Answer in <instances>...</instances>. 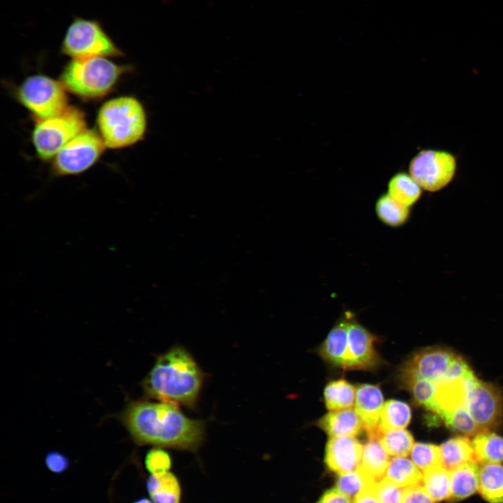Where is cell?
Instances as JSON below:
<instances>
[{
  "instance_id": "6da1fadb",
  "label": "cell",
  "mask_w": 503,
  "mask_h": 503,
  "mask_svg": "<svg viewBox=\"0 0 503 503\" xmlns=\"http://www.w3.org/2000/svg\"><path fill=\"white\" fill-rule=\"evenodd\" d=\"M122 420L140 445L195 451L204 439V422L186 416L178 406L168 402H131Z\"/></svg>"
},
{
  "instance_id": "7a4b0ae2",
  "label": "cell",
  "mask_w": 503,
  "mask_h": 503,
  "mask_svg": "<svg viewBox=\"0 0 503 503\" xmlns=\"http://www.w3.org/2000/svg\"><path fill=\"white\" fill-rule=\"evenodd\" d=\"M203 381V372L189 351L174 347L157 358L143 387L150 398L194 408Z\"/></svg>"
},
{
  "instance_id": "3957f363",
  "label": "cell",
  "mask_w": 503,
  "mask_h": 503,
  "mask_svg": "<svg viewBox=\"0 0 503 503\" xmlns=\"http://www.w3.org/2000/svg\"><path fill=\"white\" fill-rule=\"evenodd\" d=\"M100 135L106 147L119 149L132 145L145 136L146 112L132 96H120L105 102L97 115Z\"/></svg>"
},
{
  "instance_id": "277c9868",
  "label": "cell",
  "mask_w": 503,
  "mask_h": 503,
  "mask_svg": "<svg viewBox=\"0 0 503 503\" xmlns=\"http://www.w3.org/2000/svg\"><path fill=\"white\" fill-rule=\"evenodd\" d=\"M127 67L107 57L72 59L64 68L61 82L65 89L83 99H97L107 94Z\"/></svg>"
},
{
  "instance_id": "5b68a950",
  "label": "cell",
  "mask_w": 503,
  "mask_h": 503,
  "mask_svg": "<svg viewBox=\"0 0 503 503\" xmlns=\"http://www.w3.org/2000/svg\"><path fill=\"white\" fill-rule=\"evenodd\" d=\"M61 51L72 59L123 55L99 22L82 17L74 18L68 25Z\"/></svg>"
},
{
  "instance_id": "8992f818",
  "label": "cell",
  "mask_w": 503,
  "mask_h": 503,
  "mask_svg": "<svg viewBox=\"0 0 503 503\" xmlns=\"http://www.w3.org/2000/svg\"><path fill=\"white\" fill-rule=\"evenodd\" d=\"M86 129L84 113L75 107H68L61 114L38 119L32 140L38 156L48 160L71 140Z\"/></svg>"
},
{
  "instance_id": "52a82bcc",
  "label": "cell",
  "mask_w": 503,
  "mask_h": 503,
  "mask_svg": "<svg viewBox=\"0 0 503 503\" xmlns=\"http://www.w3.org/2000/svg\"><path fill=\"white\" fill-rule=\"evenodd\" d=\"M65 89L61 82L43 75H34L22 82L17 96L38 119H46L61 114L68 107Z\"/></svg>"
},
{
  "instance_id": "ba28073f",
  "label": "cell",
  "mask_w": 503,
  "mask_h": 503,
  "mask_svg": "<svg viewBox=\"0 0 503 503\" xmlns=\"http://www.w3.org/2000/svg\"><path fill=\"white\" fill-rule=\"evenodd\" d=\"M105 147L101 135L94 130L85 129L54 156L53 173L65 176L86 171L97 161Z\"/></svg>"
},
{
  "instance_id": "9c48e42d",
  "label": "cell",
  "mask_w": 503,
  "mask_h": 503,
  "mask_svg": "<svg viewBox=\"0 0 503 503\" xmlns=\"http://www.w3.org/2000/svg\"><path fill=\"white\" fill-rule=\"evenodd\" d=\"M456 159L446 151L423 150L411 160L409 175L421 187L430 192L439 191L453 180Z\"/></svg>"
},
{
  "instance_id": "30bf717a",
  "label": "cell",
  "mask_w": 503,
  "mask_h": 503,
  "mask_svg": "<svg viewBox=\"0 0 503 503\" xmlns=\"http://www.w3.org/2000/svg\"><path fill=\"white\" fill-rule=\"evenodd\" d=\"M465 407L483 431L497 429L503 423V395L492 384L477 379L467 392Z\"/></svg>"
},
{
  "instance_id": "8fae6325",
  "label": "cell",
  "mask_w": 503,
  "mask_h": 503,
  "mask_svg": "<svg viewBox=\"0 0 503 503\" xmlns=\"http://www.w3.org/2000/svg\"><path fill=\"white\" fill-rule=\"evenodd\" d=\"M453 351L443 347H426L414 353L400 370L401 384L423 379L438 383L446 374L448 368L456 356Z\"/></svg>"
},
{
  "instance_id": "7c38bea8",
  "label": "cell",
  "mask_w": 503,
  "mask_h": 503,
  "mask_svg": "<svg viewBox=\"0 0 503 503\" xmlns=\"http://www.w3.org/2000/svg\"><path fill=\"white\" fill-rule=\"evenodd\" d=\"M376 337L359 323L353 314L349 319L348 344L344 370H367L379 363L374 349Z\"/></svg>"
},
{
  "instance_id": "4fadbf2b",
  "label": "cell",
  "mask_w": 503,
  "mask_h": 503,
  "mask_svg": "<svg viewBox=\"0 0 503 503\" xmlns=\"http://www.w3.org/2000/svg\"><path fill=\"white\" fill-rule=\"evenodd\" d=\"M363 449L353 437H330L326 446L325 462L337 474L354 471L360 465Z\"/></svg>"
},
{
  "instance_id": "5bb4252c",
  "label": "cell",
  "mask_w": 503,
  "mask_h": 503,
  "mask_svg": "<svg viewBox=\"0 0 503 503\" xmlns=\"http://www.w3.org/2000/svg\"><path fill=\"white\" fill-rule=\"evenodd\" d=\"M384 397L379 386L362 384L356 389L355 411L360 418L368 439H379L381 431L379 427Z\"/></svg>"
},
{
  "instance_id": "9a60e30c",
  "label": "cell",
  "mask_w": 503,
  "mask_h": 503,
  "mask_svg": "<svg viewBox=\"0 0 503 503\" xmlns=\"http://www.w3.org/2000/svg\"><path fill=\"white\" fill-rule=\"evenodd\" d=\"M477 380L474 373L461 379H444L437 383L435 394L436 414L440 418L465 406L468 391Z\"/></svg>"
},
{
  "instance_id": "2e32d148",
  "label": "cell",
  "mask_w": 503,
  "mask_h": 503,
  "mask_svg": "<svg viewBox=\"0 0 503 503\" xmlns=\"http://www.w3.org/2000/svg\"><path fill=\"white\" fill-rule=\"evenodd\" d=\"M351 313L347 312L330 330L320 347L319 353L327 362L343 369L348 344V328Z\"/></svg>"
},
{
  "instance_id": "e0dca14e",
  "label": "cell",
  "mask_w": 503,
  "mask_h": 503,
  "mask_svg": "<svg viewBox=\"0 0 503 503\" xmlns=\"http://www.w3.org/2000/svg\"><path fill=\"white\" fill-rule=\"evenodd\" d=\"M317 425L330 437H354L363 428L360 418L352 409L331 411L321 417Z\"/></svg>"
},
{
  "instance_id": "ac0fdd59",
  "label": "cell",
  "mask_w": 503,
  "mask_h": 503,
  "mask_svg": "<svg viewBox=\"0 0 503 503\" xmlns=\"http://www.w3.org/2000/svg\"><path fill=\"white\" fill-rule=\"evenodd\" d=\"M480 467L476 460L450 470L451 498L462 500L479 492Z\"/></svg>"
},
{
  "instance_id": "d6986e66",
  "label": "cell",
  "mask_w": 503,
  "mask_h": 503,
  "mask_svg": "<svg viewBox=\"0 0 503 503\" xmlns=\"http://www.w3.org/2000/svg\"><path fill=\"white\" fill-rule=\"evenodd\" d=\"M146 487L150 500L154 503H180L182 488L177 477L167 472L150 474Z\"/></svg>"
},
{
  "instance_id": "ffe728a7",
  "label": "cell",
  "mask_w": 503,
  "mask_h": 503,
  "mask_svg": "<svg viewBox=\"0 0 503 503\" xmlns=\"http://www.w3.org/2000/svg\"><path fill=\"white\" fill-rule=\"evenodd\" d=\"M439 449L442 465L449 470L476 460L472 443L467 437L451 438L441 444Z\"/></svg>"
},
{
  "instance_id": "44dd1931",
  "label": "cell",
  "mask_w": 503,
  "mask_h": 503,
  "mask_svg": "<svg viewBox=\"0 0 503 503\" xmlns=\"http://www.w3.org/2000/svg\"><path fill=\"white\" fill-rule=\"evenodd\" d=\"M479 492L488 503H503V465L485 463L480 467Z\"/></svg>"
},
{
  "instance_id": "7402d4cb",
  "label": "cell",
  "mask_w": 503,
  "mask_h": 503,
  "mask_svg": "<svg viewBox=\"0 0 503 503\" xmlns=\"http://www.w3.org/2000/svg\"><path fill=\"white\" fill-rule=\"evenodd\" d=\"M472 443L477 462H503V437L486 430L476 435Z\"/></svg>"
},
{
  "instance_id": "603a6c76",
  "label": "cell",
  "mask_w": 503,
  "mask_h": 503,
  "mask_svg": "<svg viewBox=\"0 0 503 503\" xmlns=\"http://www.w3.org/2000/svg\"><path fill=\"white\" fill-rule=\"evenodd\" d=\"M388 194L401 205L410 207L420 198L422 188L409 174L400 172L390 179Z\"/></svg>"
},
{
  "instance_id": "cb8c5ba5",
  "label": "cell",
  "mask_w": 503,
  "mask_h": 503,
  "mask_svg": "<svg viewBox=\"0 0 503 503\" xmlns=\"http://www.w3.org/2000/svg\"><path fill=\"white\" fill-rule=\"evenodd\" d=\"M384 477L404 488L421 483L423 472L411 460L406 457H394L389 461Z\"/></svg>"
},
{
  "instance_id": "d4e9b609",
  "label": "cell",
  "mask_w": 503,
  "mask_h": 503,
  "mask_svg": "<svg viewBox=\"0 0 503 503\" xmlns=\"http://www.w3.org/2000/svg\"><path fill=\"white\" fill-rule=\"evenodd\" d=\"M389 461L379 439H369L364 444L360 467L377 481L384 477Z\"/></svg>"
},
{
  "instance_id": "484cf974",
  "label": "cell",
  "mask_w": 503,
  "mask_h": 503,
  "mask_svg": "<svg viewBox=\"0 0 503 503\" xmlns=\"http://www.w3.org/2000/svg\"><path fill=\"white\" fill-rule=\"evenodd\" d=\"M356 388L345 379L330 381L324 389V401L330 411L351 409L355 403Z\"/></svg>"
},
{
  "instance_id": "4316f807",
  "label": "cell",
  "mask_w": 503,
  "mask_h": 503,
  "mask_svg": "<svg viewBox=\"0 0 503 503\" xmlns=\"http://www.w3.org/2000/svg\"><path fill=\"white\" fill-rule=\"evenodd\" d=\"M421 485L435 502L451 498L450 470L442 465L423 472Z\"/></svg>"
},
{
  "instance_id": "83f0119b",
  "label": "cell",
  "mask_w": 503,
  "mask_h": 503,
  "mask_svg": "<svg viewBox=\"0 0 503 503\" xmlns=\"http://www.w3.org/2000/svg\"><path fill=\"white\" fill-rule=\"evenodd\" d=\"M411 411L409 406L402 401L389 400L383 406L379 427L385 431L404 429L409 423Z\"/></svg>"
},
{
  "instance_id": "f1b7e54d",
  "label": "cell",
  "mask_w": 503,
  "mask_h": 503,
  "mask_svg": "<svg viewBox=\"0 0 503 503\" xmlns=\"http://www.w3.org/2000/svg\"><path fill=\"white\" fill-rule=\"evenodd\" d=\"M375 212L381 222L391 227L403 225L410 216L409 207L398 203L388 194L381 195L377 199Z\"/></svg>"
},
{
  "instance_id": "f546056e",
  "label": "cell",
  "mask_w": 503,
  "mask_h": 503,
  "mask_svg": "<svg viewBox=\"0 0 503 503\" xmlns=\"http://www.w3.org/2000/svg\"><path fill=\"white\" fill-rule=\"evenodd\" d=\"M377 481L359 467L354 471L338 474L335 486L341 492L353 499L360 492L373 486Z\"/></svg>"
},
{
  "instance_id": "4dcf8cb0",
  "label": "cell",
  "mask_w": 503,
  "mask_h": 503,
  "mask_svg": "<svg viewBox=\"0 0 503 503\" xmlns=\"http://www.w3.org/2000/svg\"><path fill=\"white\" fill-rule=\"evenodd\" d=\"M379 440L387 453L394 457L407 456L414 444L412 435L404 429L385 431Z\"/></svg>"
},
{
  "instance_id": "1f68e13d",
  "label": "cell",
  "mask_w": 503,
  "mask_h": 503,
  "mask_svg": "<svg viewBox=\"0 0 503 503\" xmlns=\"http://www.w3.org/2000/svg\"><path fill=\"white\" fill-rule=\"evenodd\" d=\"M442 420L450 430L465 437L475 436L483 432L469 414L465 405L446 414Z\"/></svg>"
},
{
  "instance_id": "d6a6232c",
  "label": "cell",
  "mask_w": 503,
  "mask_h": 503,
  "mask_svg": "<svg viewBox=\"0 0 503 503\" xmlns=\"http://www.w3.org/2000/svg\"><path fill=\"white\" fill-rule=\"evenodd\" d=\"M436 385V383L429 380L416 379L409 381L402 386L411 393L414 401L417 404L434 413Z\"/></svg>"
},
{
  "instance_id": "836d02e7",
  "label": "cell",
  "mask_w": 503,
  "mask_h": 503,
  "mask_svg": "<svg viewBox=\"0 0 503 503\" xmlns=\"http://www.w3.org/2000/svg\"><path fill=\"white\" fill-rule=\"evenodd\" d=\"M411 460L424 472L442 465L439 446L429 443H416L410 452Z\"/></svg>"
},
{
  "instance_id": "e575fe53",
  "label": "cell",
  "mask_w": 503,
  "mask_h": 503,
  "mask_svg": "<svg viewBox=\"0 0 503 503\" xmlns=\"http://www.w3.org/2000/svg\"><path fill=\"white\" fill-rule=\"evenodd\" d=\"M145 465L151 474L169 472L172 466L170 454L159 447L150 449L145 455Z\"/></svg>"
},
{
  "instance_id": "d590c367",
  "label": "cell",
  "mask_w": 503,
  "mask_h": 503,
  "mask_svg": "<svg viewBox=\"0 0 503 503\" xmlns=\"http://www.w3.org/2000/svg\"><path fill=\"white\" fill-rule=\"evenodd\" d=\"M374 488L380 503H402L403 488L386 477L377 481Z\"/></svg>"
},
{
  "instance_id": "8d00e7d4",
  "label": "cell",
  "mask_w": 503,
  "mask_h": 503,
  "mask_svg": "<svg viewBox=\"0 0 503 503\" xmlns=\"http://www.w3.org/2000/svg\"><path fill=\"white\" fill-rule=\"evenodd\" d=\"M402 503H436L421 483L403 488Z\"/></svg>"
},
{
  "instance_id": "74e56055",
  "label": "cell",
  "mask_w": 503,
  "mask_h": 503,
  "mask_svg": "<svg viewBox=\"0 0 503 503\" xmlns=\"http://www.w3.org/2000/svg\"><path fill=\"white\" fill-rule=\"evenodd\" d=\"M45 462L48 469L55 474L63 473L70 465L68 459L64 454L57 451L48 453Z\"/></svg>"
},
{
  "instance_id": "f35d334b",
  "label": "cell",
  "mask_w": 503,
  "mask_h": 503,
  "mask_svg": "<svg viewBox=\"0 0 503 503\" xmlns=\"http://www.w3.org/2000/svg\"><path fill=\"white\" fill-rule=\"evenodd\" d=\"M316 503H353V500L335 487L326 490Z\"/></svg>"
},
{
  "instance_id": "ab89813d",
  "label": "cell",
  "mask_w": 503,
  "mask_h": 503,
  "mask_svg": "<svg viewBox=\"0 0 503 503\" xmlns=\"http://www.w3.org/2000/svg\"><path fill=\"white\" fill-rule=\"evenodd\" d=\"M374 485L358 494L353 499V503H380L374 491Z\"/></svg>"
},
{
  "instance_id": "60d3db41",
  "label": "cell",
  "mask_w": 503,
  "mask_h": 503,
  "mask_svg": "<svg viewBox=\"0 0 503 503\" xmlns=\"http://www.w3.org/2000/svg\"><path fill=\"white\" fill-rule=\"evenodd\" d=\"M133 503H154L151 500L147 498H141Z\"/></svg>"
}]
</instances>
